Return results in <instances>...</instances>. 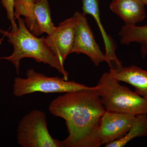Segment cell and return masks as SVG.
I'll list each match as a JSON object with an SVG mask.
<instances>
[{
	"instance_id": "d6986e66",
	"label": "cell",
	"mask_w": 147,
	"mask_h": 147,
	"mask_svg": "<svg viewBox=\"0 0 147 147\" xmlns=\"http://www.w3.org/2000/svg\"><path fill=\"white\" fill-rule=\"evenodd\" d=\"M38 1H39V0H38Z\"/></svg>"
},
{
	"instance_id": "8992f818",
	"label": "cell",
	"mask_w": 147,
	"mask_h": 147,
	"mask_svg": "<svg viewBox=\"0 0 147 147\" xmlns=\"http://www.w3.org/2000/svg\"><path fill=\"white\" fill-rule=\"evenodd\" d=\"M74 14L76 24L71 53L86 55L97 67L100 63L107 61L105 54L96 41L86 16L79 11H76Z\"/></svg>"
},
{
	"instance_id": "6da1fadb",
	"label": "cell",
	"mask_w": 147,
	"mask_h": 147,
	"mask_svg": "<svg viewBox=\"0 0 147 147\" xmlns=\"http://www.w3.org/2000/svg\"><path fill=\"white\" fill-rule=\"evenodd\" d=\"M50 113L63 119L68 135L63 147H99L100 119L105 109L95 87L65 93L49 106Z\"/></svg>"
},
{
	"instance_id": "9a60e30c",
	"label": "cell",
	"mask_w": 147,
	"mask_h": 147,
	"mask_svg": "<svg viewBox=\"0 0 147 147\" xmlns=\"http://www.w3.org/2000/svg\"><path fill=\"white\" fill-rule=\"evenodd\" d=\"M38 0H15L14 2V17L15 19L23 16L28 28L32 33L34 30L33 10L35 4Z\"/></svg>"
},
{
	"instance_id": "ba28073f",
	"label": "cell",
	"mask_w": 147,
	"mask_h": 147,
	"mask_svg": "<svg viewBox=\"0 0 147 147\" xmlns=\"http://www.w3.org/2000/svg\"><path fill=\"white\" fill-rule=\"evenodd\" d=\"M76 20L74 14L72 17L59 24L53 35L46 37L49 47L63 65L67 56L71 53Z\"/></svg>"
},
{
	"instance_id": "2e32d148",
	"label": "cell",
	"mask_w": 147,
	"mask_h": 147,
	"mask_svg": "<svg viewBox=\"0 0 147 147\" xmlns=\"http://www.w3.org/2000/svg\"><path fill=\"white\" fill-rule=\"evenodd\" d=\"M15 0H1L2 5L5 8L7 13V17L10 21L12 26L11 31L16 32L18 30V27L15 22L14 17V4Z\"/></svg>"
},
{
	"instance_id": "30bf717a",
	"label": "cell",
	"mask_w": 147,
	"mask_h": 147,
	"mask_svg": "<svg viewBox=\"0 0 147 147\" xmlns=\"http://www.w3.org/2000/svg\"><path fill=\"white\" fill-rule=\"evenodd\" d=\"M145 6L141 0H113L110 8L125 25L135 26L146 18Z\"/></svg>"
},
{
	"instance_id": "3957f363",
	"label": "cell",
	"mask_w": 147,
	"mask_h": 147,
	"mask_svg": "<svg viewBox=\"0 0 147 147\" xmlns=\"http://www.w3.org/2000/svg\"><path fill=\"white\" fill-rule=\"evenodd\" d=\"M95 87L106 111L147 115V100L121 85L110 71L102 74Z\"/></svg>"
},
{
	"instance_id": "277c9868",
	"label": "cell",
	"mask_w": 147,
	"mask_h": 147,
	"mask_svg": "<svg viewBox=\"0 0 147 147\" xmlns=\"http://www.w3.org/2000/svg\"><path fill=\"white\" fill-rule=\"evenodd\" d=\"M26 78L16 77L13 84V93L16 97L41 92L44 93H65L86 89L90 87L74 81L66 80L59 76L49 77L35 71L27 70Z\"/></svg>"
},
{
	"instance_id": "7c38bea8",
	"label": "cell",
	"mask_w": 147,
	"mask_h": 147,
	"mask_svg": "<svg viewBox=\"0 0 147 147\" xmlns=\"http://www.w3.org/2000/svg\"><path fill=\"white\" fill-rule=\"evenodd\" d=\"M34 30L33 34L36 36L46 33L49 36L57 30L52 22L49 3L47 0H39L36 3L33 10Z\"/></svg>"
},
{
	"instance_id": "5bb4252c",
	"label": "cell",
	"mask_w": 147,
	"mask_h": 147,
	"mask_svg": "<svg viewBox=\"0 0 147 147\" xmlns=\"http://www.w3.org/2000/svg\"><path fill=\"white\" fill-rule=\"evenodd\" d=\"M147 136V115H136L131 129L122 138L105 145V147H123L134 138Z\"/></svg>"
},
{
	"instance_id": "4fadbf2b",
	"label": "cell",
	"mask_w": 147,
	"mask_h": 147,
	"mask_svg": "<svg viewBox=\"0 0 147 147\" xmlns=\"http://www.w3.org/2000/svg\"><path fill=\"white\" fill-rule=\"evenodd\" d=\"M120 43L129 45L132 42H137L140 45V53L143 59L147 56V25L143 26L125 25L119 32Z\"/></svg>"
},
{
	"instance_id": "52a82bcc",
	"label": "cell",
	"mask_w": 147,
	"mask_h": 147,
	"mask_svg": "<svg viewBox=\"0 0 147 147\" xmlns=\"http://www.w3.org/2000/svg\"><path fill=\"white\" fill-rule=\"evenodd\" d=\"M136 115L106 111L100 119V134L102 145L122 138L131 129Z\"/></svg>"
},
{
	"instance_id": "e0dca14e",
	"label": "cell",
	"mask_w": 147,
	"mask_h": 147,
	"mask_svg": "<svg viewBox=\"0 0 147 147\" xmlns=\"http://www.w3.org/2000/svg\"><path fill=\"white\" fill-rule=\"evenodd\" d=\"M141 1L144 3L145 5L147 6V0H141Z\"/></svg>"
},
{
	"instance_id": "5b68a950",
	"label": "cell",
	"mask_w": 147,
	"mask_h": 147,
	"mask_svg": "<svg viewBox=\"0 0 147 147\" xmlns=\"http://www.w3.org/2000/svg\"><path fill=\"white\" fill-rule=\"evenodd\" d=\"M16 135L18 144L22 147H63L61 141L50 134L46 114L40 110H32L22 118Z\"/></svg>"
},
{
	"instance_id": "9c48e42d",
	"label": "cell",
	"mask_w": 147,
	"mask_h": 147,
	"mask_svg": "<svg viewBox=\"0 0 147 147\" xmlns=\"http://www.w3.org/2000/svg\"><path fill=\"white\" fill-rule=\"evenodd\" d=\"M109 71L119 82L132 86L134 92L147 100V70L134 65L116 67L112 66Z\"/></svg>"
},
{
	"instance_id": "8fae6325",
	"label": "cell",
	"mask_w": 147,
	"mask_h": 147,
	"mask_svg": "<svg viewBox=\"0 0 147 147\" xmlns=\"http://www.w3.org/2000/svg\"><path fill=\"white\" fill-rule=\"evenodd\" d=\"M83 2V13L84 16L86 14L91 15L96 22L102 34L105 49V54L106 62L109 66L114 62L117 67L122 66L121 62L119 60L115 54L116 47L112 37L107 34L103 28L100 19L99 3L100 0H82Z\"/></svg>"
},
{
	"instance_id": "7a4b0ae2",
	"label": "cell",
	"mask_w": 147,
	"mask_h": 147,
	"mask_svg": "<svg viewBox=\"0 0 147 147\" xmlns=\"http://www.w3.org/2000/svg\"><path fill=\"white\" fill-rule=\"evenodd\" d=\"M17 19L18 26L16 32H9L0 28V33L7 38L8 42L13 47V53L10 56L1 57L0 60L12 63L18 75L21 60L24 58H32L37 62L47 64L56 69L62 74L64 79L68 80V72L49 47L46 38L37 37L26 26L25 19L20 16Z\"/></svg>"
},
{
	"instance_id": "ac0fdd59",
	"label": "cell",
	"mask_w": 147,
	"mask_h": 147,
	"mask_svg": "<svg viewBox=\"0 0 147 147\" xmlns=\"http://www.w3.org/2000/svg\"></svg>"
}]
</instances>
